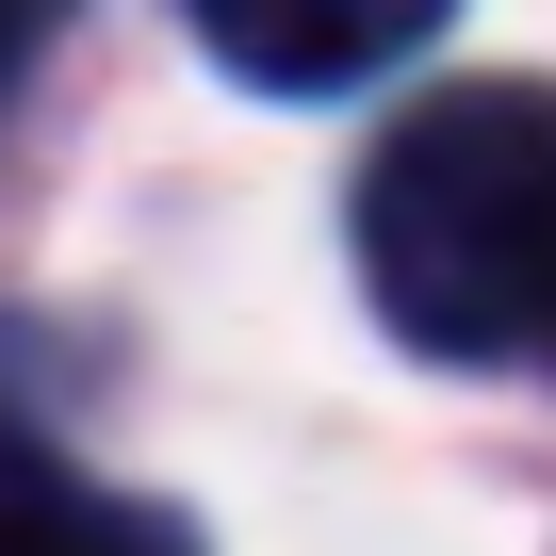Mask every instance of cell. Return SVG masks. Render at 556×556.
<instances>
[{
    "label": "cell",
    "instance_id": "7a4b0ae2",
    "mask_svg": "<svg viewBox=\"0 0 556 556\" xmlns=\"http://www.w3.org/2000/svg\"><path fill=\"white\" fill-rule=\"evenodd\" d=\"M180 17H197V50H213L229 83H262V99H344V83L409 66L458 0H180Z\"/></svg>",
    "mask_w": 556,
    "mask_h": 556
},
{
    "label": "cell",
    "instance_id": "6da1fadb",
    "mask_svg": "<svg viewBox=\"0 0 556 556\" xmlns=\"http://www.w3.org/2000/svg\"><path fill=\"white\" fill-rule=\"evenodd\" d=\"M361 278L426 361H556V83H458L361 164Z\"/></svg>",
    "mask_w": 556,
    "mask_h": 556
},
{
    "label": "cell",
    "instance_id": "3957f363",
    "mask_svg": "<svg viewBox=\"0 0 556 556\" xmlns=\"http://www.w3.org/2000/svg\"><path fill=\"white\" fill-rule=\"evenodd\" d=\"M0 556H180L148 507H115V491H83L34 426H0Z\"/></svg>",
    "mask_w": 556,
    "mask_h": 556
},
{
    "label": "cell",
    "instance_id": "277c9868",
    "mask_svg": "<svg viewBox=\"0 0 556 556\" xmlns=\"http://www.w3.org/2000/svg\"><path fill=\"white\" fill-rule=\"evenodd\" d=\"M66 17H83V0H0V99H17V83H34V50H50Z\"/></svg>",
    "mask_w": 556,
    "mask_h": 556
}]
</instances>
